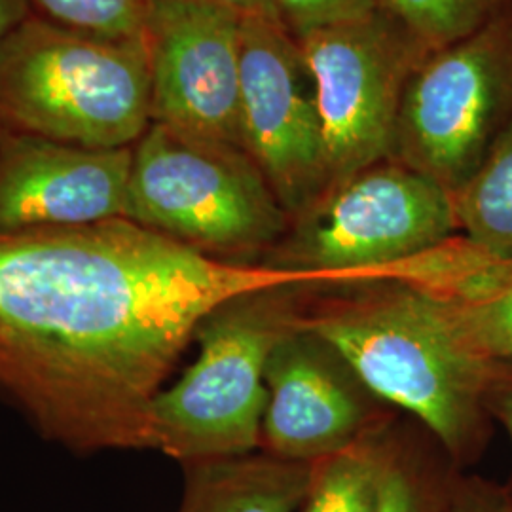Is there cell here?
Segmentation results:
<instances>
[{"mask_svg":"<svg viewBox=\"0 0 512 512\" xmlns=\"http://www.w3.org/2000/svg\"><path fill=\"white\" fill-rule=\"evenodd\" d=\"M308 285L128 219L0 234V395L74 452L154 448L152 404L203 317Z\"/></svg>","mask_w":512,"mask_h":512,"instance_id":"cell-1","label":"cell"},{"mask_svg":"<svg viewBox=\"0 0 512 512\" xmlns=\"http://www.w3.org/2000/svg\"><path fill=\"white\" fill-rule=\"evenodd\" d=\"M302 321L374 397L414 414L450 458H473L494 361L471 346L446 294L404 283Z\"/></svg>","mask_w":512,"mask_h":512,"instance_id":"cell-2","label":"cell"},{"mask_svg":"<svg viewBox=\"0 0 512 512\" xmlns=\"http://www.w3.org/2000/svg\"><path fill=\"white\" fill-rule=\"evenodd\" d=\"M150 124L143 38L95 37L29 14L2 40L0 131L126 148Z\"/></svg>","mask_w":512,"mask_h":512,"instance_id":"cell-3","label":"cell"},{"mask_svg":"<svg viewBox=\"0 0 512 512\" xmlns=\"http://www.w3.org/2000/svg\"><path fill=\"white\" fill-rule=\"evenodd\" d=\"M458 232L454 196L389 158L329 186L291 219L262 264L311 283L365 275L414 283L421 256Z\"/></svg>","mask_w":512,"mask_h":512,"instance_id":"cell-4","label":"cell"},{"mask_svg":"<svg viewBox=\"0 0 512 512\" xmlns=\"http://www.w3.org/2000/svg\"><path fill=\"white\" fill-rule=\"evenodd\" d=\"M296 287L224 300L194 334L198 359L152 404L154 448L184 463L251 454L262 444L266 366L294 317Z\"/></svg>","mask_w":512,"mask_h":512,"instance_id":"cell-5","label":"cell"},{"mask_svg":"<svg viewBox=\"0 0 512 512\" xmlns=\"http://www.w3.org/2000/svg\"><path fill=\"white\" fill-rule=\"evenodd\" d=\"M126 219L226 262L266 255L291 217L251 156L150 124L133 145Z\"/></svg>","mask_w":512,"mask_h":512,"instance_id":"cell-6","label":"cell"},{"mask_svg":"<svg viewBox=\"0 0 512 512\" xmlns=\"http://www.w3.org/2000/svg\"><path fill=\"white\" fill-rule=\"evenodd\" d=\"M512 124V14L427 52L404 88L391 160L456 196Z\"/></svg>","mask_w":512,"mask_h":512,"instance_id":"cell-7","label":"cell"},{"mask_svg":"<svg viewBox=\"0 0 512 512\" xmlns=\"http://www.w3.org/2000/svg\"><path fill=\"white\" fill-rule=\"evenodd\" d=\"M298 42L315 80L329 186L389 160L406 82L427 52L380 10Z\"/></svg>","mask_w":512,"mask_h":512,"instance_id":"cell-8","label":"cell"},{"mask_svg":"<svg viewBox=\"0 0 512 512\" xmlns=\"http://www.w3.org/2000/svg\"><path fill=\"white\" fill-rule=\"evenodd\" d=\"M241 135L291 219L329 188L310 65L300 42L270 19L241 21Z\"/></svg>","mask_w":512,"mask_h":512,"instance_id":"cell-9","label":"cell"},{"mask_svg":"<svg viewBox=\"0 0 512 512\" xmlns=\"http://www.w3.org/2000/svg\"><path fill=\"white\" fill-rule=\"evenodd\" d=\"M241 21L194 0H150L143 40L152 124L243 148Z\"/></svg>","mask_w":512,"mask_h":512,"instance_id":"cell-10","label":"cell"},{"mask_svg":"<svg viewBox=\"0 0 512 512\" xmlns=\"http://www.w3.org/2000/svg\"><path fill=\"white\" fill-rule=\"evenodd\" d=\"M266 389L262 444L268 454L315 463L366 439L374 395L302 319L275 344Z\"/></svg>","mask_w":512,"mask_h":512,"instance_id":"cell-11","label":"cell"},{"mask_svg":"<svg viewBox=\"0 0 512 512\" xmlns=\"http://www.w3.org/2000/svg\"><path fill=\"white\" fill-rule=\"evenodd\" d=\"M131 158L0 131V234L126 219Z\"/></svg>","mask_w":512,"mask_h":512,"instance_id":"cell-12","label":"cell"},{"mask_svg":"<svg viewBox=\"0 0 512 512\" xmlns=\"http://www.w3.org/2000/svg\"><path fill=\"white\" fill-rule=\"evenodd\" d=\"M313 469L274 454L190 463L179 512H300Z\"/></svg>","mask_w":512,"mask_h":512,"instance_id":"cell-13","label":"cell"},{"mask_svg":"<svg viewBox=\"0 0 512 512\" xmlns=\"http://www.w3.org/2000/svg\"><path fill=\"white\" fill-rule=\"evenodd\" d=\"M435 291L448 296L459 327L480 355L494 363L512 361V260L488 258L467 241Z\"/></svg>","mask_w":512,"mask_h":512,"instance_id":"cell-14","label":"cell"},{"mask_svg":"<svg viewBox=\"0 0 512 512\" xmlns=\"http://www.w3.org/2000/svg\"><path fill=\"white\" fill-rule=\"evenodd\" d=\"M459 232L478 253L512 260V124L454 196Z\"/></svg>","mask_w":512,"mask_h":512,"instance_id":"cell-15","label":"cell"},{"mask_svg":"<svg viewBox=\"0 0 512 512\" xmlns=\"http://www.w3.org/2000/svg\"><path fill=\"white\" fill-rule=\"evenodd\" d=\"M391 456L370 440L315 461L300 512H380Z\"/></svg>","mask_w":512,"mask_h":512,"instance_id":"cell-16","label":"cell"},{"mask_svg":"<svg viewBox=\"0 0 512 512\" xmlns=\"http://www.w3.org/2000/svg\"><path fill=\"white\" fill-rule=\"evenodd\" d=\"M507 0H378V10L393 19L425 52L467 37L497 16Z\"/></svg>","mask_w":512,"mask_h":512,"instance_id":"cell-17","label":"cell"},{"mask_svg":"<svg viewBox=\"0 0 512 512\" xmlns=\"http://www.w3.org/2000/svg\"><path fill=\"white\" fill-rule=\"evenodd\" d=\"M35 16L95 37L143 38L150 0H29Z\"/></svg>","mask_w":512,"mask_h":512,"instance_id":"cell-18","label":"cell"},{"mask_svg":"<svg viewBox=\"0 0 512 512\" xmlns=\"http://www.w3.org/2000/svg\"><path fill=\"white\" fill-rule=\"evenodd\" d=\"M279 25L300 40L315 31L370 18L378 0H272Z\"/></svg>","mask_w":512,"mask_h":512,"instance_id":"cell-19","label":"cell"},{"mask_svg":"<svg viewBox=\"0 0 512 512\" xmlns=\"http://www.w3.org/2000/svg\"><path fill=\"white\" fill-rule=\"evenodd\" d=\"M448 486L435 488L431 482L427 484V480L404 465L403 461L391 458L380 512H440Z\"/></svg>","mask_w":512,"mask_h":512,"instance_id":"cell-20","label":"cell"},{"mask_svg":"<svg viewBox=\"0 0 512 512\" xmlns=\"http://www.w3.org/2000/svg\"><path fill=\"white\" fill-rule=\"evenodd\" d=\"M440 512H512V495L478 478L456 480L448 486Z\"/></svg>","mask_w":512,"mask_h":512,"instance_id":"cell-21","label":"cell"},{"mask_svg":"<svg viewBox=\"0 0 512 512\" xmlns=\"http://www.w3.org/2000/svg\"><path fill=\"white\" fill-rule=\"evenodd\" d=\"M486 412L507 429L512 444V361H495L486 391ZM507 492L512 495V480Z\"/></svg>","mask_w":512,"mask_h":512,"instance_id":"cell-22","label":"cell"},{"mask_svg":"<svg viewBox=\"0 0 512 512\" xmlns=\"http://www.w3.org/2000/svg\"><path fill=\"white\" fill-rule=\"evenodd\" d=\"M211 6H219L228 12H234L239 18H260L277 21L275 16L274 2L272 0H194Z\"/></svg>","mask_w":512,"mask_h":512,"instance_id":"cell-23","label":"cell"},{"mask_svg":"<svg viewBox=\"0 0 512 512\" xmlns=\"http://www.w3.org/2000/svg\"><path fill=\"white\" fill-rule=\"evenodd\" d=\"M29 14V0H0V44Z\"/></svg>","mask_w":512,"mask_h":512,"instance_id":"cell-24","label":"cell"},{"mask_svg":"<svg viewBox=\"0 0 512 512\" xmlns=\"http://www.w3.org/2000/svg\"><path fill=\"white\" fill-rule=\"evenodd\" d=\"M505 6L509 8V12L512 14V0H507V2H505Z\"/></svg>","mask_w":512,"mask_h":512,"instance_id":"cell-25","label":"cell"}]
</instances>
